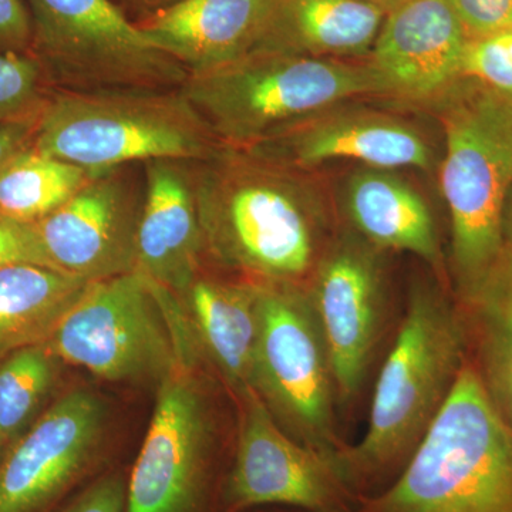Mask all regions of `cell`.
<instances>
[{
  "mask_svg": "<svg viewBox=\"0 0 512 512\" xmlns=\"http://www.w3.org/2000/svg\"><path fill=\"white\" fill-rule=\"evenodd\" d=\"M191 171L204 261L251 284L312 278L329 220L308 173L227 146Z\"/></svg>",
  "mask_w": 512,
  "mask_h": 512,
  "instance_id": "1",
  "label": "cell"
},
{
  "mask_svg": "<svg viewBox=\"0 0 512 512\" xmlns=\"http://www.w3.org/2000/svg\"><path fill=\"white\" fill-rule=\"evenodd\" d=\"M466 348V320L443 292L414 286L377 377L365 436L333 457L349 490L387 487L399 476L447 402Z\"/></svg>",
  "mask_w": 512,
  "mask_h": 512,
  "instance_id": "2",
  "label": "cell"
},
{
  "mask_svg": "<svg viewBox=\"0 0 512 512\" xmlns=\"http://www.w3.org/2000/svg\"><path fill=\"white\" fill-rule=\"evenodd\" d=\"M359 512H512V429L476 367L466 362L399 476Z\"/></svg>",
  "mask_w": 512,
  "mask_h": 512,
  "instance_id": "3",
  "label": "cell"
},
{
  "mask_svg": "<svg viewBox=\"0 0 512 512\" xmlns=\"http://www.w3.org/2000/svg\"><path fill=\"white\" fill-rule=\"evenodd\" d=\"M221 147L180 89H53L33 143L43 156L90 171L151 160L197 163Z\"/></svg>",
  "mask_w": 512,
  "mask_h": 512,
  "instance_id": "4",
  "label": "cell"
},
{
  "mask_svg": "<svg viewBox=\"0 0 512 512\" xmlns=\"http://www.w3.org/2000/svg\"><path fill=\"white\" fill-rule=\"evenodd\" d=\"M181 93L222 146L248 148L348 101L387 94L369 63L254 50Z\"/></svg>",
  "mask_w": 512,
  "mask_h": 512,
  "instance_id": "5",
  "label": "cell"
},
{
  "mask_svg": "<svg viewBox=\"0 0 512 512\" xmlns=\"http://www.w3.org/2000/svg\"><path fill=\"white\" fill-rule=\"evenodd\" d=\"M439 99L446 134L441 192L451 220V252L468 292L504 254V210L512 187V96L476 80Z\"/></svg>",
  "mask_w": 512,
  "mask_h": 512,
  "instance_id": "6",
  "label": "cell"
},
{
  "mask_svg": "<svg viewBox=\"0 0 512 512\" xmlns=\"http://www.w3.org/2000/svg\"><path fill=\"white\" fill-rule=\"evenodd\" d=\"M47 345L111 383L160 384L197 352L178 296L138 271L92 282Z\"/></svg>",
  "mask_w": 512,
  "mask_h": 512,
  "instance_id": "7",
  "label": "cell"
},
{
  "mask_svg": "<svg viewBox=\"0 0 512 512\" xmlns=\"http://www.w3.org/2000/svg\"><path fill=\"white\" fill-rule=\"evenodd\" d=\"M32 55L53 89H181L187 70L148 42L111 0H26Z\"/></svg>",
  "mask_w": 512,
  "mask_h": 512,
  "instance_id": "8",
  "label": "cell"
},
{
  "mask_svg": "<svg viewBox=\"0 0 512 512\" xmlns=\"http://www.w3.org/2000/svg\"><path fill=\"white\" fill-rule=\"evenodd\" d=\"M256 285L254 390L286 433L335 456L338 399L328 346L308 289Z\"/></svg>",
  "mask_w": 512,
  "mask_h": 512,
  "instance_id": "9",
  "label": "cell"
},
{
  "mask_svg": "<svg viewBox=\"0 0 512 512\" xmlns=\"http://www.w3.org/2000/svg\"><path fill=\"white\" fill-rule=\"evenodd\" d=\"M183 362L158 384L156 407L127 474L126 512H212L217 454L210 404Z\"/></svg>",
  "mask_w": 512,
  "mask_h": 512,
  "instance_id": "10",
  "label": "cell"
},
{
  "mask_svg": "<svg viewBox=\"0 0 512 512\" xmlns=\"http://www.w3.org/2000/svg\"><path fill=\"white\" fill-rule=\"evenodd\" d=\"M107 409L92 390L60 394L0 464V512H57L106 466Z\"/></svg>",
  "mask_w": 512,
  "mask_h": 512,
  "instance_id": "11",
  "label": "cell"
},
{
  "mask_svg": "<svg viewBox=\"0 0 512 512\" xmlns=\"http://www.w3.org/2000/svg\"><path fill=\"white\" fill-rule=\"evenodd\" d=\"M238 399L241 423L222 481L221 511L286 505L309 512H348L350 490L335 458L293 439L255 390Z\"/></svg>",
  "mask_w": 512,
  "mask_h": 512,
  "instance_id": "12",
  "label": "cell"
},
{
  "mask_svg": "<svg viewBox=\"0 0 512 512\" xmlns=\"http://www.w3.org/2000/svg\"><path fill=\"white\" fill-rule=\"evenodd\" d=\"M127 167L94 174L62 207L33 224L50 268L86 282L137 271L144 191Z\"/></svg>",
  "mask_w": 512,
  "mask_h": 512,
  "instance_id": "13",
  "label": "cell"
},
{
  "mask_svg": "<svg viewBox=\"0 0 512 512\" xmlns=\"http://www.w3.org/2000/svg\"><path fill=\"white\" fill-rule=\"evenodd\" d=\"M340 402L355 399L382 338L387 312L380 249L343 237L326 248L308 289Z\"/></svg>",
  "mask_w": 512,
  "mask_h": 512,
  "instance_id": "14",
  "label": "cell"
},
{
  "mask_svg": "<svg viewBox=\"0 0 512 512\" xmlns=\"http://www.w3.org/2000/svg\"><path fill=\"white\" fill-rule=\"evenodd\" d=\"M241 150L308 173L332 161H359L367 168L429 170L433 151L409 121L340 104L276 136Z\"/></svg>",
  "mask_w": 512,
  "mask_h": 512,
  "instance_id": "15",
  "label": "cell"
},
{
  "mask_svg": "<svg viewBox=\"0 0 512 512\" xmlns=\"http://www.w3.org/2000/svg\"><path fill=\"white\" fill-rule=\"evenodd\" d=\"M468 39L446 0H402L387 10L367 63L387 94L439 99L461 79Z\"/></svg>",
  "mask_w": 512,
  "mask_h": 512,
  "instance_id": "16",
  "label": "cell"
},
{
  "mask_svg": "<svg viewBox=\"0 0 512 512\" xmlns=\"http://www.w3.org/2000/svg\"><path fill=\"white\" fill-rule=\"evenodd\" d=\"M192 161L144 163V200L137 232V271L183 295L204 269Z\"/></svg>",
  "mask_w": 512,
  "mask_h": 512,
  "instance_id": "17",
  "label": "cell"
},
{
  "mask_svg": "<svg viewBox=\"0 0 512 512\" xmlns=\"http://www.w3.org/2000/svg\"><path fill=\"white\" fill-rule=\"evenodd\" d=\"M272 0H181L153 10L136 26L190 76L248 55L264 33Z\"/></svg>",
  "mask_w": 512,
  "mask_h": 512,
  "instance_id": "18",
  "label": "cell"
},
{
  "mask_svg": "<svg viewBox=\"0 0 512 512\" xmlns=\"http://www.w3.org/2000/svg\"><path fill=\"white\" fill-rule=\"evenodd\" d=\"M178 299L195 350L210 359L238 397L254 390L256 285L202 269Z\"/></svg>",
  "mask_w": 512,
  "mask_h": 512,
  "instance_id": "19",
  "label": "cell"
},
{
  "mask_svg": "<svg viewBox=\"0 0 512 512\" xmlns=\"http://www.w3.org/2000/svg\"><path fill=\"white\" fill-rule=\"evenodd\" d=\"M384 16L386 10L367 0H272L255 50L336 60L369 56Z\"/></svg>",
  "mask_w": 512,
  "mask_h": 512,
  "instance_id": "20",
  "label": "cell"
},
{
  "mask_svg": "<svg viewBox=\"0 0 512 512\" xmlns=\"http://www.w3.org/2000/svg\"><path fill=\"white\" fill-rule=\"evenodd\" d=\"M345 210L357 235L380 251L416 255L441 268L436 222L429 205L412 185L390 170L365 168L349 178Z\"/></svg>",
  "mask_w": 512,
  "mask_h": 512,
  "instance_id": "21",
  "label": "cell"
},
{
  "mask_svg": "<svg viewBox=\"0 0 512 512\" xmlns=\"http://www.w3.org/2000/svg\"><path fill=\"white\" fill-rule=\"evenodd\" d=\"M90 284L49 266L0 268V359L49 342Z\"/></svg>",
  "mask_w": 512,
  "mask_h": 512,
  "instance_id": "22",
  "label": "cell"
},
{
  "mask_svg": "<svg viewBox=\"0 0 512 512\" xmlns=\"http://www.w3.org/2000/svg\"><path fill=\"white\" fill-rule=\"evenodd\" d=\"M476 339L478 376L495 410L512 429V249L466 292Z\"/></svg>",
  "mask_w": 512,
  "mask_h": 512,
  "instance_id": "23",
  "label": "cell"
},
{
  "mask_svg": "<svg viewBox=\"0 0 512 512\" xmlns=\"http://www.w3.org/2000/svg\"><path fill=\"white\" fill-rule=\"evenodd\" d=\"M96 173L29 148L0 171V215L35 224L62 207Z\"/></svg>",
  "mask_w": 512,
  "mask_h": 512,
  "instance_id": "24",
  "label": "cell"
},
{
  "mask_svg": "<svg viewBox=\"0 0 512 512\" xmlns=\"http://www.w3.org/2000/svg\"><path fill=\"white\" fill-rule=\"evenodd\" d=\"M62 365L47 343L0 359V437L10 447L56 399Z\"/></svg>",
  "mask_w": 512,
  "mask_h": 512,
  "instance_id": "25",
  "label": "cell"
},
{
  "mask_svg": "<svg viewBox=\"0 0 512 512\" xmlns=\"http://www.w3.org/2000/svg\"><path fill=\"white\" fill-rule=\"evenodd\" d=\"M53 87L32 53H0V124L40 116Z\"/></svg>",
  "mask_w": 512,
  "mask_h": 512,
  "instance_id": "26",
  "label": "cell"
},
{
  "mask_svg": "<svg viewBox=\"0 0 512 512\" xmlns=\"http://www.w3.org/2000/svg\"><path fill=\"white\" fill-rule=\"evenodd\" d=\"M461 79L476 80L512 96V30L468 39Z\"/></svg>",
  "mask_w": 512,
  "mask_h": 512,
  "instance_id": "27",
  "label": "cell"
},
{
  "mask_svg": "<svg viewBox=\"0 0 512 512\" xmlns=\"http://www.w3.org/2000/svg\"><path fill=\"white\" fill-rule=\"evenodd\" d=\"M127 474L123 468L111 467L57 512H126Z\"/></svg>",
  "mask_w": 512,
  "mask_h": 512,
  "instance_id": "28",
  "label": "cell"
},
{
  "mask_svg": "<svg viewBox=\"0 0 512 512\" xmlns=\"http://www.w3.org/2000/svg\"><path fill=\"white\" fill-rule=\"evenodd\" d=\"M470 39L512 30V0H446Z\"/></svg>",
  "mask_w": 512,
  "mask_h": 512,
  "instance_id": "29",
  "label": "cell"
},
{
  "mask_svg": "<svg viewBox=\"0 0 512 512\" xmlns=\"http://www.w3.org/2000/svg\"><path fill=\"white\" fill-rule=\"evenodd\" d=\"M13 264L49 266L33 224L0 215V268Z\"/></svg>",
  "mask_w": 512,
  "mask_h": 512,
  "instance_id": "30",
  "label": "cell"
},
{
  "mask_svg": "<svg viewBox=\"0 0 512 512\" xmlns=\"http://www.w3.org/2000/svg\"><path fill=\"white\" fill-rule=\"evenodd\" d=\"M33 26L25 0H0V53H32Z\"/></svg>",
  "mask_w": 512,
  "mask_h": 512,
  "instance_id": "31",
  "label": "cell"
},
{
  "mask_svg": "<svg viewBox=\"0 0 512 512\" xmlns=\"http://www.w3.org/2000/svg\"><path fill=\"white\" fill-rule=\"evenodd\" d=\"M33 119L0 124V171L35 143L37 121Z\"/></svg>",
  "mask_w": 512,
  "mask_h": 512,
  "instance_id": "32",
  "label": "cell"
},
{
  "mask_svg": "<svg viewBox=\"0 0 512 512\" xmlns=\"http://www.w3.org/2000/svg\"><path fill=\"white\" fill-rule=\"evenodd\" d=\"M133 2L140 3L144 8L151 9V12H153V10L167 8V6L181 2V0H133Z\"/></svg>",
  "mask_w": 512,
  "mask_h": 512,
  "instance_id": "33",
  "label": "cell"
},
{
  "mask_svg": "<svg viewBox=\"0 0 512 512\" xmlns=\"http://www.w3.org/2000/svg\"><path fill=\"white\" fill-rule=\"evenodd\" d=\"M367 2L375 3V5L380 6L384 10L392 9L393 6H396L397 3L402 2V0H367Z\"/></svg>",
  "mask_w": 512,
  "mask_h": 512,
  "instance_id": "34",
  "label": "cell"
},
{
  "mask_svg": "<svg viewBox=\"0 0 512 512\" xmlns=\"http://www.w3.org/2000/svg\"><path fill=\"white\" fill-rule=\"evenodd\" d=\"M9 448V444L0 437V464H2L3 458L6 457V454H8Z\"/></svg>",
  "mask_w": 512,
  "mask_h": 512,
  "instance_id": "35",
  "label": "cell"
},
{
  "mask_svg": "<svg viewBox=\"0 0 512 512\" xmlns=\"http://www.w3.org/2000/svg\"><path fill=\"white\" fill-rule=\"evenodd\" d=\"M510 234H511V238H512V210H511V215H510Z\"/></svg>",
  "mask_w": 512,
  "mask_h": 512,
  "instance_id": "36",
  "label": "cell"
}]
</instances>
